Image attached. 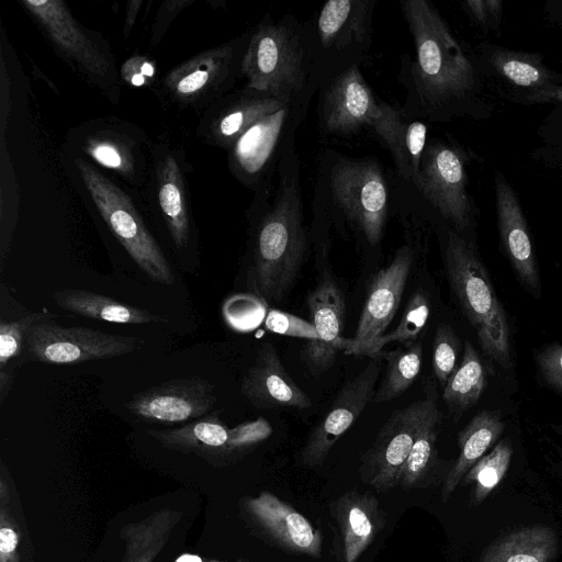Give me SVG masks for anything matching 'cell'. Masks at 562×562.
Instances as JSON below:
<instances>
[{
  "instance_id": "obj_32",
  "label": "cell",
  "mask_w": 562,
  "mask_h": 562,
  "mask_svg": "<svg viewBox=\"0 0 562 562\" xmlns=\"http://www.w3.org/2000/svg\"><path fill=\"white\" fill-rule=\"evenodd\" d=\"M182 514L176 509L161 508L137 522L121 529L125 541V554L121 562H153L167 544Z\"/></svg>"
},
{
  "instance_id": "obj_16",
  "label": "cell",
  "mask_w": 562,
  "mask_h": 562,
  "mask_svg": "<svg viewBox=\"0 0 562 562\" xmlns=\"http://www.w3.org/2000/svg\"><path fill=\"white\" fill-rule=\"evenodd\" d=\"M240 517L250 532L286 554L319 559L323 535L308 519L271 492L239 501Z\"/></svg>"
},
{
  "instance_id": "obj_36",
  "label": "cell",
  "mask_w": 562,
  "mask_h": 562,
  "mask_svg": "<svg viewBox=\"0 0 562 562\" xmlns=\"http://www.w3.org/2000/svg\"><path fill=\"white\" fill-rule=\"evenodd\" d=\"M430 302L427 293L417 290L407 302L400 323L393 331L383 334L374 340L353 347L345 353L376 358L382 347L397 341L401 345L418 340L420 333L428 323Z\"/></svg>"
},
{
  "instance_id": "obj_42",
  "label": "cell",
  "mask_w": 562,
  "mask_h": 562,
  "mask_svg": "<svg viewBox=\"0 0 562 562\" xmlns=\"http://www.w3.org/2000/svg\"><path fill=\"white\" fill-rule=\"evenodd\" d=\"M263 324L266 329L271 333L302 338L307 341L317 339V333L311 322L286 312L270 308Z\"/></svg>"
},
{
  "instance_id": "obj_20",
  "label": "cell",
  "mask_w": 562,
  "mask_h": 562,
  "mask_svg": "<svg viewBox=\"0 0 562 562\" xmlns=\"http://www.w3.org/2000/svg\"><path fill=\"white\" fill-rule=\"evenodd\" d=\"M414 257L412 245L404 244L396 250L392 261L373 276L355 336L341 340L340 349L344 352L384 334L401 304Z\"/></svg>"
},
{
  "instance_id": "obj_10",
  "label": "cell",
  "mask_w": 562,
  "mask_h": 562,
  "mask_svg": "<svg viewBox=\"0 0 562 562\" xmlns=\"http://www.w3.org/2000/svg\"><path fill=\"white\" fill-rule=\"evenodd\" d=\"M77 156L109 170L136 190L146 186L154 143L136 125L116 119H98L74 127L67 137Z\"/></svg>"
},
{
  "instance_id": "obj_46",
  "label": "cell",
  "mask_w": 562,
  "mask_h": 562,
  "mask_svg": "<svg viewBox=\"0 0 562 562\" xmlns=\"http://www.w3.org/2000/svg\"><path fill=\"white\" fill-rule=\"evenodd\" d=\"M192 3L193 0H169L160 4L150 29V45L153 47L160 43L172 20Z\"/></svg>"
},
{
  "instance_id": "obj_41",
  "label": "cell",
  "mask_w": 562,
  "mask_h": 562,
  "mask_svg": "<svg viewBox=\"0 0 562 562\" xmlns=\"http://www.w3.org/2000/svg\"><path fill=\"white\" fill-rule=\"evenodd\" d=\"M21 531L10 507V488L4 474L0 477V562H21Z\"/></svg>"
},
{
  "instance_id": "obj_27",
  "label": "cell",
  "mask_w": 562,
  "mask_h": 562,
  "mask_svg": "<svg viewBox=\"0 0 562 562\" xmlns=\"http://www.w3.org/2000/svg\"><path fill=\"white\" fill-rule=\"evenodd\" d=\"M241 394L258 408L307 409L311 398L284 369L276 346L265 342L246 371Z\"/></svg>"
},
{
  "instance_id": "obj_17",
  "label": "cell",
  "mask_w": 562,
  "mask_h": 562,
  "mask_svg": "<svg viewBox=\"0 0 562 562\" xmlns=\"http://www.w3.org/2000/svg\"><path fill=\"white\" fill-rule=\"evenodd\" d=\"M380 370L379 359L373 358L339 390L328 412L312 429L299 453V462L303 468L312 469L324 463L335 443L372 402Z\"/></svg>"
},
{
  "instance_id": "obj_11",
  "label": "cell",
  "mask_w": 562,
  "mask_h": 562,
  "mask_svg": "<svg viewBox=\"0 0 562 562\" xmlns=\"http://www.w3.org/2000/svg\"><path fill=\"white\" fill-rule=\"evenodd\" d=\"M249 32L184 60L160 81L164 99L179 108L205 111L232 92L241 78V63Z\"/></svg>"
},
{
  "instance_id": "obj_13",
  "label": "cell",
  "mask_w": 562,
  "mask_h": 562,
  "mask_svg": "<svg viewBox=\"0 0 562 562\" xmlns=\"http://www.w3.org/2000/svg\"><path fill=\"white\" fill-rule=\"evenodd\" d=\"M145 344L134 336L113 335L87 327H63L52 319L34 323L25 347L31 360L74 366L132 353Z\"/></svg>"
},
{
  "instance_id": "obj_43",
  "label": "cell",
  "mask_w": 562,
  "mask_h": 562,
  "mask_svg": "<svg viewBox=\"0 0 562 562\" xmlns=\"http://www.w3.org/2000/svg\"><path fill=\"white\" fill-rule=\"evenodd\" d=\"M461 5L471 21L484 32H498L503 19V0H467Z\"/></svg>"
},
{
  "instance_id": "obj_2",
  "label": "cell",
  "mask_w": 562,
  "mask_h": 562,
  "mask_svg": "<svg viewBox=\"0 0 562 562\" xmlns=\"http://www.w3.org/2000/svg\"><path fill=\"white\" fill-rule=\"evenodd\" d=\"M295 146L281 159L272 186L254 194L247 211L251 229V286L266 301L280 302L304 263L308 234Z\"/></svg>"
},
{
  "instance_id": "obj_23",
  "label": "cell",
  "mask_w": 562,
  "mask_h": 562,
  "mask_svg": "<svg viewBox=\"0 0 562 562\" xmlns=\"http://www.w3.org/2000/svg\"><path fill=\"white\" fill-rule=\"evenodd\" d=\"M306 304L317 339L306 341L300 355L310 372L317 375L331 368L341 350L346 304L340 288L328 276L310 292Z\"/></svg>"
},
{
  "instance_id": "obj_38",
  "label": "cell",
  "mask_w": 562,
  "mask_h": 562,
  "mask_svg": "<svg viewBox=\"0 0 562 562\" xmlns=\"http://www.w3.org/2000/svg\"><path fill=\"white\" fill-rule=\"evenodd\" d=\"M271 434L272 427L263 417H258L255 420L245 422L229 428L228 440L218 465H225L243 458L269 438Z\"/></svg>"
},
{
  "instance_id": "obj_30",
  "label": "cell",
  "mask_w": 562,
  "mask_h": 562,
  "mask_svg": "<svg viewBox=\"0 0 562 562\" xmlns=\"http://www.w3.org/2000/svg\"><path fill=\"white\" fill-rule=\"evenodd\" d=\"M504 428L505 424L497 412L483 411L476 414L467 427L459 432L460 453L443 481L442 502L450 498L468 471L501 437Z\"/></svg>"
},
{
  "instance_id": "obj_5",
  "label": "cell",
  "mask_w": 562,
  "mask_h": 562,
  "mask_svg": "<svg viewBox=\"0 0 562 562\" xmlns=\"http://www.w3.org/2000/svg\"><path fill=\"white\" fill-rule=\"evenodd\" d=\"M439 239L450 288L475 329L484 355L501 367L510 368L508 319L483 262L473 245L453 228L443 224Z\"/></svg>"
},
{
  "instance_id": "obj_24",
  "label": "cell",
  "mask_w": 562,
  "mask_h": 562,
  "mask_svg": "<svg viewBox=\"0 0 562 562\" xmlns=\"http://www.w3.org/2000/svg\"><path fill=\"white\" fill-rule=\"evenodd\" d=\"M501 245L522 285L532 294L541 292L537 258L520 201L505 176L494 178Z\"/></svg>"
},
{
  "instance_id": "obj_51",
  "label": "cell",
  "mask_w": 562,
  "mask_h": 562,
  "mask_svg": "<svg viewBox=\"0 0 562 562\" xmlns=\"http://www.w3.org/2000/svg\"><path fill=\"white\" fill-rule=\"evenodd\" d=\"M175 562H210V560L202 558L198 554L183 553L176 559Z\"/></svg>"
},
{
  "instance_id": "obj_12",
  "label": "cell",
  "mask_w": 562,
  "mask_h": 562,
  "mask_svg": "<svg viewBox=\"0 0 562 562\" xmlns=\"http://www.w3.org/2000/svg\"><path fill=\"white\" fill-rule=\"evenodd\" d=\"M469 156L459 145L429 139L414 191L442 221L461 235L474 218V204L468 191Z\"/></svg>"
},
{
  "instance_id": "obj_47",
  "label": "cell",
  "mask_w": 562,
  "mask_h": 562,
  "mask_svg": "<svg viewBox=\"0 0 562 562\" xmlns=\"http://www.w3.org/2000/svg\"><path fill=\"white\" fill-rule=\"evenodd\" d=\"M508 100L524 105H557L562 108V85L529 93L504 94Z\"/></svg>"
},
{
  "instance_id": "obj_28",
  "label": "cell",
  "mask_w": 562,
  "mask_h": 562,
  "mask_svg": "<svg viewBox=\"0 0 562 562\" xmlns=\"http://www.w3.org/2000/svg\"><path fill=\"white\" fill-rule=\"evenodd\" d=\"M147 434L165 448L193 453L218 465L228 440L229 428L216 412L175 428L149 429Z\"/></svg>"
},
{
  "instance_id": "obj_37",
  "label": "cell",
  "mask_w": 562,
  "mask_h": 562,
  "mask_svg": "<svg viewBox=\"0 0 562 562\" xmlns=\"http://www.w3.org/2000/svg\"><path fill=\"white\" fill-rule=\"evenodd\" d=\"M513 457L509 439L501 440L493 450L483 456L464 475L461 482L473 485V504L479 505L505 476Z\"/></svg>"
},
{
  "instance_id": "obj_6",
  "label": "cell",
  "mask_w": 562,
  "mask_h": 562,
  "mask_svg": "<svg viewBox=\"0 0 562 562\" xmlns=\"http://www.w3.org/2000/svg\"><path fill=\"white\" fill-rule=\"evenodd\" d=\"M72 165L100 216L136 266L150 280L172 285L171 266L131 195L87 159L72 154Z\"/></svg>"
},
{
  "instance_id": "obj_31",
  "label": "cell",
  "mask_w": 562,
  "mask_h": 562,
  "mask_svg": "<svg viewBox=\"0 0 562 562\" xmlns=\"http://www.w3.org/2000/svg\"><path fill=\"white\" fill-rule=\"evenodd\" d=\"M558 546L552 528L527 526L496 539L484 550L480 562H551Z\"/></svg>"
},
{
  "instance_id": "obj_1",
  "label": "cell",
  "mask_w": 562,
  "mask_h": 562,
  "mask_svg": "<svg viewBox=\"0 0 562 562\" xmlns=\"http://www.w3.org/2000/svg\"><path fill=\"white\" fill-rule=\"evenodd\" d=\"M401 11L414 43L415 58L404 55L400 81L406 91L402 106L430 123L491 114L482 75L446 20L428 0H403Z\"/></svg>"
},
{
  "instance_id": "obj_34",
  "label": "cell",
  "mask_w": 562,
  "mask_h": 562,
  "mask_svg": "<svg viewBox=\"0 0 562 562\" xmlns=\"http://www.w3.org/2000/svg\"><path fill=\"white\" fill-rule=\"evenodd\" d=\"M487 382V373L476 349L465 341L462 360L443 386L442 398L449 412L459 416L477 403Z\"/></svg>"
},
{
  "instance_id": "obj_14",
  "label": "cell",
  "mask_w": 562,
  "mask_h": 562,
  "mask_svg": "<svg viewBox=\"0 0 562 562\" xmlns=\"http://www.w3.org/2000/svg\"><path fill=\"white\" fill-rule=\"evenodd\" d=\"M438 407L426 397L396 409L379 430L373 443L360 457L361 481L379 493L398 484V475L424 424Z\"/></svg>"
},
{
  "instance_id": "obj_18",
  "label": "cell",
  "mask_w": 562,
  "mask_h": 562,
  "mask_svg": "<svg viewBox=\"0 0 562 562\" xmlns=\"http://www.w3.org/2000/svg\"><path fill=\"white\" fill-rule=\"evenodd\" d=\"M376 98L355 65L334 77L318 90V126L326 135L349 137L371 128L380 111Z\"/></svg>"
},
{
  "instance_id": "obj_3",
  "label": "cell",
  "mask_w": 562,
  "mask_h": 562,
  "mask_svg": "<svg viewBox=\"0 0 562 562\" xmlns=\"http://www.w3.org/2000/svg\"><path fill=\"white\" fill-rule=\"evenodd\" d=\"M392 199L383 166L375 157H350L331 148L319 154L313 211L326 221L342 223L371 248L383 239Z\"/></svg>"
},
{
  "instance_id": "obj_45",
  "label": "cell",
  "mask_w": 562,
  "mask_h": 562,
  "mask_svg": "<svg viewBox=\"0 0 562 562\" xmlns=\"http://www.w3.org/2000/svg\"><path fill=\"white\" fill-rule=\"evenodd\" d=\"M540 374L552 389L562 392V346H543L536 356Z\"/></svg>"
},
{
  "instance_id": "obj_50",
  "label": "cell",
  "mask_w": 562,
  "mask_h": 562,
  "mask_svg": "<svg viewBox=\"0 0 562 562\" xmlns=\"http://www.w3.org/2000/svg\"><path fill=\"white\" fill-rule=\"evenodd\" d=\"M13 382V371H9V367L3 370H0V402L3 404L5 397L8 396L11 385Z\"/></svg>"
},
{
  "instance_id": "obj_39",
  "label": "cell",
  "mask_w": 562,
  "mask_h": 562,
  "mask_svg": "<svg viewBox=\"0 0 562 562\" xmlns=\"http://www.w3.org/2000/svg\"><path fill=\"white\" fill-rule=\"evenodd\" d=\"M460 341L453 328L448 324L437 326L432 344V371L443 387L457 370Z\"/></svg>"
},
{
  "instance_id": "obj_35",
  "label": "cell",
  "mask_w": 562,
  "mask_h": 562,
  "mask_svg": "<svg viewBox=\"0 0 562 562\" xmlns=\"http://www.w3.org/2000/svg\"><path fill=\"white\" fill-rule=\"evenodd\" d=\"M376 358L385 360L386 369L372 402L385 403L404 394L418 378L423 359L422 342L411 341L393 350L380 351Z\"/></svg>"
},
{
  "instance_id": "obj_21",
  "label": "cell",
  "mask_w": 562,
  "mask_h": 562,
  "mask_svg": "<svg viewBox=\"0 0 562 562\" xmlns=\"http://www.w3.org/2000/svg\"><path fill=\"white\" fill-rule=\"evenodd\" d=\"M333 551L339 562H356L385 527L379 499L370 492L351 488L328 506Z\"/></svg>"
},
{
  "instance_id": "obj_26",
  "label": "cell",
  "mask_w": 562,
  "mask_h": 562,
  "mask_svg": "<svg viewBox=\"0 0 562 562\" xmlns=\"http://www.w3.org/2000/svg\"><path fill=\"white\" fill-rule=\"evenodd\" d=\"M481 75L496 78L508 91L529 93L562 85V74L551 69L537 52L516 50L494 44H481L475 58Z\"/></svg>"
},
{
  "instance_id": "obj_33",
  "label": "cell",
  "mask_w": 562,
  "mask_h": 562,
  "mask_svg": "<svg viewBox=\"0 0 562 562\" xmlns=\"http://www.w3.org/2000/svg\"><path fill=\"white\" fill-rule=\"evenodd\" d=\"M442 414L437 407L419 431L398 475L397 486L404 491L426 488L437 484L440 470L437 439Z\"/></svg>"
},
{
  "instance_id": "obj_48",
  "label": "cell",
  "mask_w": 562,
  "mask_h": 562,
  "mask_svg": "<svg viewBox=\"0 0 562 562\" xmlns=\"http://www.w3.org/2000/svg\"><path fill=\"white\" fill-rule=\"evenodd\" d=\"M542 12L544 21L562 33V0H548Z\"/></svg>"
},
{
  "instance_id": "obj_40",
  "label": "cell",
  "mask_w": 562,
  "mask_h": 562,
  "mask_svg": "<svg viewBox=\"0 0 562 562\" xmlns=\"http://www.w3.org/2000/svg\"><path fill=\"white\" fill-rule=\"evenodd\" d=\"M56 315L52 313H30L20 319L0 323V370L8 367L9 362L21 355L31 326L40 321L52 319Z\"/></svg>"
},
{
  "instance_id": "obj_15",
  "label": "cell",
  "mask_w": 562,
  "mask_h": 562,
  "mask_svg": "<svg viewBox=\"0 0 562 562\" xmlns=\"http://www.w3.org/2000/svg\"><path fill=\"white\" fill-rule=\"evenodd\" d=\"M182 150L165 136L153 146L149 178L144 187L145 198L162 221L175 247L186 249L193 232L191 205L184 173Z\"/></svg>"
},
{
  "instance_id": "obj_29",
  "label": "cell",
  "mask_w": 562,
  "mask_h": 562,
  "mask_svg": "<svg viewBox=\"0 0 562 562\" xmlns=\"http://www.w3.org/2000/svg\"><path fill=\"white\" fill-rule=\"evenodd\" d=\"M53 299L66 312L90 319L126 325L166 324L169 322L162 315L87 290L55 291Z\"/></svg>"
},
{
  "instance_id": "obj_8",
  "label": "cell",
  "mask_w": 562,
  "mask_h": 562,
  "mask_svg": "<svg viewBox=\"0 0 562 562\" xmlns=\"http://www.w3.org/2000/svg\"><path fill=\"white\" fill-rule=\"evenodd\" d=\"M21 4L60 56L112 102H117L120 72L106 41L82 25L61 0H22Z\"/></svg>"
},
{
  "instance_id": "obj_7",
  "label": "cell",
  "mask_w": 562,
  "mask_h": 562,
  "mask_svg": "<svg viewBox=\"0 0 562 562\" xmlns=\"http://www.w3.org/2000/svg\"><path fill=\"white\" fill-rule=\"evenodd\" d=\"M375 5L376 0H329L307 21L313 81L318 90L367 59L373 43Z\"/></svg>"
},
{
  "instance_id": "obj_44",
  "label": "cell",
  "mask_w": 562,
  "mask_h": 562,
  "mask_svg": "<svg viewBox=\"0 0 562 562\" xmlns=\"http://www.w3.org/2000/svg\"><path fill=\"white\" fill-rule=\"evenodd\" d=\"M121 79L133 88H149L158 75L155 60L143 55H133L120 68Z\"/></svg>"
},
{
  "instance_id": "obj_49",
  "label": "cell",
  "mask_w": 562,
  "mask_h": 562,
  "mask_svg": "<svg viewBox=\"0 0 562 562\" xmlns=\"http://www.w3.org/2000/svg\"><path fill=\"white\" fill-rule=\"evenodd\" d=\"M143 1L142 0H131L126 4L125 10V19H124V25H123V33L125 38H127L135 25V22L138 18V14L140 12Z\"/></svg>"
},
{
  "instance_id": "obj_4",
  "label": "cell",
  "mask_w": 562,
  "mask_h": 562,
  "mask_svg": "<svg viewBox=\"0 0 562 562\" xmlns=\"http://www.w3.org/2000/svg\"><path fill=\"white\" fill-rule=\"evenodd\" d=\"M245 86L283 102L314 97L308 22L292 14L274 21L270 13L249 32L241 63Z\"/></svg>"
},
{
  "instance_id": "obj_9",
  "label": "cell",
  "mask_w": 562,
  "mask_h": 562,
  "mask_svg": "<svg viewBox=\"0 0 562 562\" xmlns=\"http://www.w3.org/2000/svg\"><path fill=\"white\" fill-rule=\"evenodd\" d=\"M313 97L288 102L248 127L228 149L233 176L255 193L272 186L279 164L295 146V135Z\"/></svg>"
},
{
  "instance_id": "obj_52",
  "label": "cell",
  "mask_w": 562,
  "mask_h": 562,
  "mask_svg": "<svg viewBox=\"0 0 562 562\" xmlns=\"http://www.w3.org/2000/svg\"><path fill=\"white\" fill-rule=\"evenodd\" d=\"M210 562H225V561L210 560ZM232 562H251V561H249L247 559H244V558H239V559H237L235 561H232Z\"/></svg>"
},
{
  "instance_id": "obj_25",
  "label": "cell",
  "mask_w": 562,
  "mask_h": 562,
  "mask_svg": "<svg viewBox=\"0 0 562 562\" xmlns=\"http://www.w3.org/2000/svg\"><path fill=\"white\" fill-rule=\"evenodd\" d=\"M370 130L391 154L396 177L415 189L428 143L426 122L381 100L379 114Z\"/></svg>"
},
{
  "instance_id": "obj_19",
  "label": "cell",
  "mask_w": 562,
  "mask_h": 562,
  "mask_svg": "<svg viewBox=\"0 0 562 562\" xmlns=\"http://www.w3.org/2000/svg\"><path fill=\"white\" fill-rule=\"evenodd\" d=\"M216 403L215 386L199 376L173 379L134 394L125 408L154 424H180L207 415Z\"/></svg>"
},
{
  "instance_id": "obj_22",
  "label": "cell",
  "mask_w": 562,
  "mask_h": 562,
  "mask_svg": "<svg viewBox=\"0 0 562 562\" xmlns=\"http://www.w3.org/2000/svg\"><path fill=\"white\" fill-rule=\"evenodd\" d=\"M285 103L267 92L244 86L203 111L198 135L206 144L228 151L248 127Z\"/></svg>"
}]
</instances>
